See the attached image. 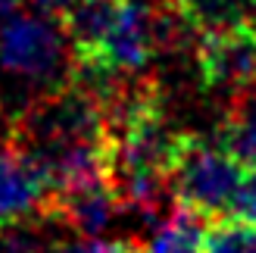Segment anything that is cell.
I'll list each match as a JSON object with an SVG mask.
<instances>
[{"label": "cell", "mask_w": 256, "mask_h": 253, "mask_svg": "<svg viewBox=\"0 0 256 253\" xmlns=\"http://www.w3.org/2000/svg\"><path fill=\"white\" fill-rule=\"evenodd\" d=\"M250 166L219 144H206L197 134L182 132L169 172L172 204L188 206L206 219H225L244 184Z\"/></svg>", "instance_id": "obj_1"}, {"label": "cell", "mask_w": 256, "mask_h": 253, "mask_svg": "<svg viewBox=\"0 0 256 253\" xmlns=\"http://www.w3.org/2000/svg\"><path fill=\"white\" fill-rule=\"evenodd\" d=\"M72 50L56 16H10L0 22V75L34 88H56L72 82Z\"/></svg>", "instance_id": "obj_2"}, {"label": "cell", "mask_w": 256, "mask_h": 253, "mask_svg": "<svg viewBox=\"0 0 256 253\" xmlns=\"http://www.w3.org/2000/svg\"><path fill=\"white\" fill-rule=\"evenodd\" d=\"M197 78L206 91H244L256 84V22H238L228 28L200 34Z\"/></svg>", "instance_id": "obj_3"}, {"label": "cell", "mask_w": 256, "mask_h": 253, "mask_svg": "<svg viewBox=\"0 0 256 253\" xmlns=\"http://www.w3.org/2000/svg\"><path fill=\"white\" fill-rule=\"evenodd\" d=\"M50 184L22 147H0V225H12L50 210Z\"/></svg>", "instance_id": "obj_4"}, {"label": "cell", "mask_w": 256, "mask_h": 253, "mask_svg": "<svg viewBox=\"0 0 256 253\" xmlns=\"http://www.w3.org/2000/svg\"><path fill=\"white\" fill-rule=\"evenodd\" d=\"M122 210H125V200L119 194L116 182L97 178V182H88V184L56 194L50 200L47 216H60L72 232H78L84 238H97L110 228Z\"/></svg>", "instance_id": "obj_5"}, {"label": "cell", "mask_w": 256, "mask_h": 253, "mask_svg": "<svg viewBox=\"0 0 256 253\" xmlns=\"http://www.w3.org/2000/svg\"><path fill=\"white\" fill-rule=\"evenodd\" d=\"M132 0H75L60 16L72 50V62H91L100 56L110 34L119 28Z\"/></svg>", "instance_id": "obj_6"}, {"label": "cell", "mask_w": 256, "mask_h": 253, "mask_svg": "<svg viewBox=\"0 0 256 253\" xmlns=\"http://www.w3.org/2000/svg\"><path fill=\"white\" fill-rule=\"evenodd\" d=\"M210 222L212 219L175 204V210L153 228L147 253H206Z\"/></svg>", "instance_id": "obj_7"}, {"label": "cell", "mask_w": 256, "mask_h": 253, "mask_svg": "<svg viewBox=\"0 0 256 253\" xmlns=\"http://www.w3.org/2000/svg\"><path fill=\"white\" fill-rule=\"evenodd\" d=\"M166 10H172L197 38L228 28V25L247 22L253 0H166Z\"/></svg>", "instance_id": "obj_8"}, {"label": "cell", "mask_w": 256, "mask_h": 253, "mask_svg": "<svg viewBox=\"0 0 256 253\" xmlns=\"http://www.w3.org/2000/svg\"><path fill=\"white\" fill-rule=\"evenodd\" d=\"M219 147H225L244 166H256V84L234 94L219 128Z\"/></svg>", "instance_id": "obj_9"}, {"label": "cell", "mask_w": 256, "mask_h": 253, "mask_svg": "<svg viewBox=\"0 0 256 253\" xmlns=\"http://www.w3.org/2000/svg\"><path fill=\"white\" fill-rule=\"evenodd\" d=\"M206 253H256V225L232 216L210 222Z\"/></svg>", "instance_id": "obj_10"}, {"label": "cell", "mask_w": 256, "mask_h": 253, "mask_svg": "<svg viewBox=\"0 0 256 253\" xmlns=\"http://www.w3.org/2000/svg\"><path fill=\"white\" fill-rule=\"evenodd\" d=\"M232 219H240V222H250L256 225V166H250L244 184H240V191L232 204V212H228Z\"/></svg>", "instance_id": "obj_11"}, {"label": "cell", "mask_w": 256, "mask_h": 253, "mask_svg": "<svg viewBox=\"0 0 256 253\" xmlns=\"http://www.w3.org/2000/svg\"><path fill=\"white\" fill-rule=\"evenodd\" d=\"M54 253H147L134 244H125V241H104V238H84L78 244H66V247H56Z\"/></svg>", "instance_id": "obj_12"}, {"label": "cell", "mask_w": 256, "mask_h": 253, "mask_svg": "<svg viewBox=\"0 0 256 253\" xmlns=\"http://www.w3.org/2000/svg\"><path fill=\"white\" fill-rule=\"evenodd\" d=\"M32 4L41 10V12H47V16H56V19H60L62 12L75 4V0H32Z\"/></svg>", "instance_id": "obj_13"}, {"label": "cell", "mask_w": 256, "mask_h": 253, "mask_svg": "<svg viewBox=\"0 0 256 253\" xmlns=\"http://www.w3.org/2000/svg\"><path fill=\"white\" fill-rule=\"evenodd\" d=\"M22 0H0V22H6L10 16H16V6Z\"/></svg>", "instance_id": "obj_14"}, {"label": "cell", "mask_w": 256, "mask_h": 253, "mask_svg": "<svg viewBox=\"0 0 256 253\" xmlns=\"http://www.w3.org/2000/svg\"><path fill=\"white\" fill-rule=\"evenodd\" d=\"M250 22H256V0H253V10H250Z\"/></svg>", "instance_id": "obj_15"}, {"label": "cell", "mask_w": 256, "mask_h": 253, "mask_svg": "<svg viewBox=\"0 0 256 253\" xmlns=\"http://www.w3.org/2000/svg\"><path fill=\"white\" fill-rule=\"evenodd\" d=\"M0 253H4V244H0Z\"/></svg>", "instance_id": "obj_16"}]
</instances>
